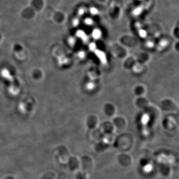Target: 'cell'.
Listing matches in <instances>:
<instances>
[{
  "label": "cell",
  "instance_id": "3957f363",
  "mask_svg": "<svg viewBox=\"0 0 179 179\" xmlns=\"http://www.w3.org/2000/svg\"><path fill=\"white\" fill-rule=\"evenodd\" d=\"M142 9L141 7H137L136 9H134L133 11V14L135 16H138L139 15L141 14V13L142 12Z\"/></svg>",
  "mask_w": 179,
  "mask_h": 179
},
{
  "label": "cell",
  "instance_id": "ba28073f",
  "mask_svg": "<svg viewBox=\"0 0 179 179\" xmlns=\"http://www.w3.org/2000/svg\"><path fill=\"white\" fill-rule=\"evenodd\" d=\"M90 13H91L92 15H96V14H97L98 11H97V9L96 8H91V9H90Z\"/></svg>",
  "mask_w": 179,
  "mask_h": 179
},
{
  "label": "cell",
  "instance_id": "5b68a950",
  "mask_svg": "<svg viewBox=\"0 0 179 179\" xmlns=\"http://www.w3.org/2000/svg\"><path fill=\"white\" fill-rule=\"evenodd\" d=\"M139 34L140 36L142 37H146V34H147L146 31H145L144 30H143V29H141L139 30Z\"/></svg>",
  "mask_w": 179,
  "mask_h": 179
},
{
  "label": "cell",
  "instance_id": "7c38bea8",
  "mask_svg": "<svg viewBox=\"0 0 179 179\" xmlns=\"http://www.w3.org/2000/svg\"><path fill=\"white\" fill-rule=\"evenodd\" d=\"M84 13V11L83 10V9H81V10H80V11H79V14L80 15H83V14Z\"/></svg>",
  "mask_w": 179,
  "mask_h": 179
},
{
  "label": "cell",
  "instance_id": "8992f818",
  "mask_svg": "<svg viewBox=\"0 0 179 179\" xmlns=\"http://www.w3.org/2000/svg\"><path fill=\"white\" fill-rule=\"evenodd\" d=\"M85 23H86V25H92L93 23V21L91 19L88 18L85 20Z\"/></svg>",
  "mask_w": 179,
  "mask_h": 179
},
{
  "label": "cell",
  "instance_id": "52a82bcc",
  "mask_svg": "<svg viewBox=\"0 0 179 179\" xmlns=\"http://www.w3.org/2000/svg\"><path fill=\"white\" fill-rule=\"evenodd\" d=\"M167 41H166V40H162L160 42V46L161 47H165L167 46Z\"/></svg>",
  "mask_w": 179,
  "mask_h": 179
},
{
  "label": "cell",
  "instance_id": "9c48e42d",
  "mask_svg": "<svg viewBox=\"0 0 179 179\" xmlns=\"http://www.w3.org/2000/svg\"><path fill=\"white\" fill-rule=\"evenodd\" d=\"M94 86H95V85L93 84V83L90 82V83H88L87 88H88V90H93L94 88Z\"/></svg>",
  "mask_w": 179,
  "mask_h": 179
},
{
  "label": "cell",
  "instance_id": "277c9868",
  "mask_svg": "<svg viewBox=\"0 0 179 179\" xmlns=\"http://www.w3.org/2000/svg\"><path fill=\"white\" fill-rule=\"evenodd\" d=\"M149 121V117L148 115H145L142 117V122L143 124H146Z\"/></svg>",
  "mask_w": 179,
  "mask_h": 179
},
{
  "label": "cell",
  "instance_id": "8fae6325",
  "mask_svg": "<svg viewBox=\"0 0 179 179\" xmlns=\"http://www.w3.org/2000/svg\"><path fill=\"white\" fill-rule=\"evenodd\" d=\"M147 44V46L149 47H152L154 45V43H153L152 41H148Z\"/></svg>",
  "mask_w": 179,
  "mask_h": 179
},
{
  "label": "cell",
  "instance_id": "7a4b0ae2",
  "mask_svg": "<svg viewBox=\"0 0 179 179\" xmlns=\"http://www.w3.org/2000/svg\"><path fill=\"white\" fill-rule=\"evenodd\" d=\"M92 35H93V37L95 39H99V37H101V32L99 30V29H95L93 31Z\"/></svg>",
  "mask_w": 179,
  "mask_h": 179
},
{
  "label": "cell",
  "instance_id": "30bf717a",
  "mask_svg": "<svg viewBox=\"0 0 179 179\" xmlns=\"http://www.w3.org/2000/svg\"><path fill=\"white\" fill-rule=\"evenodd\" d=\"M95 44L94 43H91L90 45V48L92 50H93L95 48Z\"/></svg>",
  "mask_w": 179,
  "mask_h": 179
},
{
  "label": "cell",
  "instance_id": "6da1fadb",
  "mask_svg": "<svg viewBox=\"0 0 179 179\" xmlns=\"http://www.w3.org/2000/svg\"><path fill=\"white\" fill-rule=\"evenodd\" d=\"M96 52V54L97 55L98 57L100 59V60L103 62H105V61H106V59H105V56L104 53L103 52H102L101 51H95Z\"/></svg>",
  "mask_w": 179,
  "mask_h": 179
}]
</instances>
